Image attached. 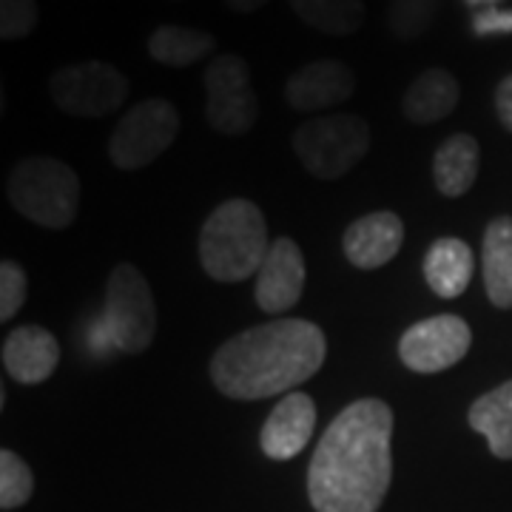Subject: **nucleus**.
Here are the masks:
<instances>
[{"label": "nucleus", "instance_id": "nucleus-1", "mask_svg": "<svg viewBox=\"0 0 512 512\" xmlns=\"http://www.w3.org/2000/svg\"><path fill=\"white\" fill-rule=\"evenodd\" d=\"M393 410L359 399L330 421L308 470L316 512H379L393 481Z\"/></svg>", "mask_w": 512, "mask_h": 512}, {"label": "nucleus", "instance_id": "nucleus-2", "mask_svg": "<svg viewBox=\"0 0 512 512\" xmlns=\"http://www.w3.org/2000/svg\"><path fill=\"white\" fill-rule=\"evenodd\" d=\"M328 339L308 319H276L242 330L211 359V382L222 396L256 402L288 396L319 373Z\"/></svg>", "mask_w": 512, "mask_h": 512}, {"label": "nucleus", "instance_id": "nucleus-3", "mask_svg": "<svg viewBox=\"0 0 512 512\" xmlns=\"http://www.w3.org/2000/svg\"><path fill=\"white\" fill-rule=\"evenodd\" d=\"M265 217L251 200H228L211 211L200 231L202 271L217 282H245L268 254Z\"/></svg>", "mask_w": 512, "mask_h": 512}, {"label": "nucleus", "instance_id": "nucleus-4", "mask_svg": "<svg viewBox=\"0 0 512 512\" xmlns=\"http://www.w3.org/2000/svg\"><path fill=\"white\" fill-rule=\"evenodd\" d=\"M6 197L20 217L40 228H69L80 208V180L72 165L55 157L20 160L6 185Z\"/></svg>", "mask_w": 512, "mask_h": 512}, {"label": "nucleus", "instance_id": "nucleus-5", "mask_svg": "<svg viewBox=\"0 0 512 512\" xmlns=\"http://www.w3.org/2000/svg\"><path fill=\"white\" fill-rule=\"evenodd\" d=\"M293 151L316 180H339L370 151V126L359 114H322L293 131Z\"/></svg>", "mask_w": 512, "mask_h": 512}, {"label": "nucleus", "instance_id": "nucleus-6", "mask_svg": "<svg viewBox=\"0 0 512 512\" xmlns=\"http://www.w3.org/2000/svg\"><path fill=\"white\" fill-rule=\"evenodd\" d=\"M103 322L114 348L123 353H143L151 348L157 333V305L148 279L134 265H117L106 285Z\"/></svg>", "mask_w": 512, "mask_h": 512}, {"label": "nucleus", "instance_id": "nucleus-7", "mask_svg": "<svg viewBox=\"0 0 512 512\" xmlns=\"http://www.w3.org/2000/svg\"><path fill=\"white\" fill-rule=\"evenodd\" d=\"M177 134H180V111L163 97L140 100L111 131V163L123 171L146 168L171 148Z\"/></svg>", "mask_w": 512, "mask_h": 512}, {"label": "nucleus", "instance_id": "nucleus-8", "mask_svg": "<svg viewBox=\"0 0 512 512\" xmlns=\"http://www.w3.org/2000/svg\"><path fill=\"white\" fill-rule=\"evenodd\" d=\"M205 117L225 137L248 134L259 120L251 69L239 55H220L205 69Z\"/></svg>", "mask_w": 512, "mask_h": 512}, {"label": "nucleus", "instance_id": "nucleus-9", "mask_svg": "<svg viewBox=\"0 0 512 512\" xmlns=\"http://www.w3.org/2000/svg\"><path fill=\"white\" fill-rule=\"evenodd\" d=\"M52 103L74 117H106L117 111L128 97V77L117 66L103 60L72 63L49 80Z\"/></svg>", "mask_w": 512, "mask_h": 512}, {"label": "nucleus", "instance_id": "nucleus-10", "mask_svg": "<svg viewBox=\"0 0 512 512\" xmlns=\"http://www.w3.org/2000/svg\"><path fill=\"white\" fill-rule=\"evenodd\" d=\"M470 342H473L470 325L461 316L441 313L404 330L399 356L404 367H410L413 373H441L467 356Z\"/></svg>", "mask_w": 512, "mask_h": 512}, {"label": "nucleus", "instance_id": "nucleus-11", "mask_svg": "<svg viewBox=\"0 0 512 512\" xmlns=\"http://www.w3.org/2000/svg\"><path fill=\"white\" fill-rule=\"evenodd\" d=\"M305 279V256L299 245L288 237L274 239L256 274V305L271 316L288 313L302 299Z\"/></svg>", "mask_w": 512, "mask_h": 512}, {"label": "nucleus", "instance_id": "nucleus-12", "mask_svg": "<svg viewBox=\"0 0 512 512\" xmlns=\"http://www.w3.org/2000/svg\"><path fill=\"white\" fill-rule=\"evenodd\" d=\"M356 92V74L342 60H313L288 77L285 100L288 106L305 114L328 111L345 103Z\"/></svg>", "mask_w": 512, "mask_h": 512}, {"label": "nucleus", "instance_id": "nucleus-13", "mask_svg": "<svg viewBox=\"0 0 512 512\" xmlns=\"http://www.w3.org/2000/svg\"><path fill=\"white\" fill-rule=\"evenodd\" d=\"M313 427H316V404L308 393L293 390L282 396L271 410L259 433V447L271 461H288L308 447Z\"/></svg>", "mask_w": 512, "mask_h": 512}, {"label": "nucleus", "instance_id": "nucleus-14", "mask_svg": "<svg viewBox=\"0 0 512 512\" xmlns=\"http://www.w3.org/2000/svg\"><path fill=\"white\" fill-rule=\"evenodd\" d=\"M404 242V222L393 211H373L345 231V256L350 265L373 271L399 254Z\"/></svg>", "mask_w": 512, "mask_h": 512}, {"label": "nucleus", "instance_id": "nucleus-15", "mask_svg": "<svg viewBox=\"0 0 512 512\" xmlns=\"http://www.w3.org/2000/svg\"><path fill=\"white\" fill-rule=\"evenodd\" d=\"M60 362L57 339L40 325L15 328L3 342V367L20 384H40L55 373Z\"/></svg>", "mask_w": 512, "mask_h": 512}, {"label": "nucleus", "instance_id": "nucleus-16", "mask_svg": "<svg viewBox=\"0 0 512 512\" xmlns=\"http://www.w3.org/2000/svg\"><path fill=\"white\" fill-rule=\"evenodd\" d=\"M458 97H461V86L453 74L447 69H427L407 86L402 111L413 126H433L453 114Z\"/></svg>", "mask_w": 512, "mask_h": 512}, {"label": "nucleus", "instance_id": "nucleus-17", "mask_svg": "<svg viewBox=\"0 0 512 512\" xmlns=\"http://www.w3.org/2000/svg\"><path fill=\"white\" fill-rule=\"evenodd\" d=\"M476 259L467 242L456 237H441L424 256V279L441 299H456L467 291L473 279Z\"/></svg>", "mask_w": 512, "mask_h": 512}, {"label": "nucleus", "instance_id": "nucleus-18", "mask_svg": "<svg viewBox=\"0 0 512 512\" xmlns=\"http://www.w3.org/2000/svg\"><path fill=\"white\" fill-rule=\"evenodd\" d=\"M481 265H484V291L495 308L510 311L512 308V220L498 217L487 225L484 248H481Z\"/></svg>", "mask_w": 512, "mask_h": 512}, {"label": "nucleus", "instance_id": "nucleus-19", "mask_svg": "<svg viewBox=\"0 0 512 512\" xmlns=\"http://www.w3.org/2000/svg\"><path fill=\"white\" fill-rule=\"evenodd\" d=\"M481 165V148L476 137L470 134H453L447 137L433 157V177L436 188L444 197H461L467 194L478 177Z\"/></svg>", "mask_w": 512, "mask_h": 512}, {"label": "nucleus", "instance_id": "nucleus-20", "mask_svg": "<svg viewBox=\"0 0 512 512\" xmlns=\"http://www.w3.org/2000/svg\"><path fill=\"white\" fill-rule=\"evenodd\" d=\"M470 427L481 433L495 458H512V382L478 396L470 407Z\"/></svg>", "mask_w": 512, "mask_h": 512}, {"label": "nucleus", "instance_id": "nucleus-21", "mask_svg": "<svg viewBox=\"0 0 512 512\" xmlns=\"http://www.w3.org/2000/svg\"><path fill=\"white\" fill-rule=\"evenodd\" d=\"M217 40L214 35L202 32V29H188L177 23H165L157 26L148 37V55L157 63H163L168 69H185L200 63L202 57L214 55Z\"/></svg>", "mask_w": 512, "mask_h": 512}, {"label": "nucleus", "instance_id": "nucleus-22", "mask_svg": "<svg viewBox=\"0 0 512 512\" xmlns=\"http://www.w3.org/2000/svg\"><path fill=\"white\" fill-rule=\"evenodd\" d=\"M296 18L330 37L359 32L365 20V0H288Z\"/></svg>", "mask_w": 512, "mask_h": 512}, {"label": "nucleus", "instance_id": "nucleus-23", "mask_svg": "<svg viewBox=\"0 0 512 512\" xmlns=\"http://www.w3.org/2000/svg\"><path fill=\"white\" fill-rule=\"evenodd\" d=\"M441 0H390L387 3V26L399 40H419L439 18Z\"/></svg>", "mask_w": 512, "mask_h": 512}, {"label": "nucleus", "instance_id": "nucleus-24", "mask_svg": "<svg viewBox=\"0 0 512 512\" xmlns=\"http://www.w3.org/2000/svg\"><path fill=\"white\" fill-rule=\"evenodd\" d=\"M35 493V476L29 470V464L12 453L3 450L0 453V510H18Z\"/></svg>", "mask_w": 512, "mask_h": 512}, {"label": "nucleus", "instance_id": "nucleus-25", "mask_svg": "<svg viewBox=\"0 0 512 512\" xmlns=\"http://www.w3.org/2000/svg\"><path fill=\"white\" fill-rule=\"evenodd\" d=\"M26 291H29L26 271L20 268L18 262L3 259V262H0V319H3V322H9V319L23 308Z\"/></svg>", "mask_w": 512, "mask_h": 512}, {"label": "nucleus", "instance_id": "nucleus-26", "mask_svg": "<svg viewBox=\"0 0 512 512\" xmlns=\"http://www.w3.org/2000/svg\"><path fill=\"white\" fill-rule=\"evenodd\" d=\"M37 26L35 0H0V37L20 40L32 35Z\"/></svg>", "mask_w": 512, "mask_h": 512}, {"label": "nucleus", "instance_id": "nucleus-27", "mask_svg": "<svg viewBox=\"0 0 512 512\" xmlns=\"http://www.w3.org/2000/svg\"><path fill=\"white\" fill-rule=\"evenodd\" d=\"M473 32H476L478 37L510 35L512 12H504V9H498V6H490V9H478V12H473Z\"/></svg>", "mask_w": 512, "mask_h": 512}, {"label": "nucleus", "instance_id": "nucleus-28", "mask_svg": "<svg viewBox=\"0 0 512 512\" xmlns=\"http://www.w3.org/2000/svg\"><path fill=\"white\" fill-rule=\"evenodd\" d=\"M495 111H498V120L501 126L512 131V74L504 77L495 89Z\"/></svg>", "mask_w": 512, "mask_h": 512}, {"label": "nucleus", "instance_id": "nucleus-29", "mask_svg": "<svg viewBox=\"0 0 512 512\" xmlns=\"http://www.w3.org/2000/svg\"><path fill=\"white\" fill-rule=\"evenodd\" d=\"M231 12H239V15H248V12H256V9H262L265 3H271V0H222Z\"/></svg>", "mask_w": 512, "mask_h": 512}, {"label": "nucleus", "instance_id": "nucleus-30", "mask_svg": "<svg viewBox=\"0 0 512 512\" xmlns=\"http://www.w3.org/2000/svg\"><path fill=\"white\" fill-rule=\"evenodd\" d=\"M473 12H478V9H490V6H498L501 0H464Z\"/></svg>", "mask_w": 512, "mask_h": 512}]
</instances>
